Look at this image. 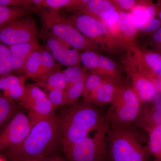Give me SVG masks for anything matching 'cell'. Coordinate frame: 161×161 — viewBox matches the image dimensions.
Masks as SVG:
<instances>
[{"label":"cell","instance_id":"obj_1","mask_svg":"<svg viewBox=\"0 0 161 161\" xmlns=\"http://www.w3.org/2000/svg\"><path fill=\"white\" fill-rule=\"evenodd\" d=\"M62 147L61 117L56 115L32 126L25 139L5 153L12 161H26L58 155Z\"/></svg>","mask_w":161,"mask_h":161},{"label":"cell","instance_id":"obj_2","mask_svg":"<svg viewBox=\"0 0 161 161\" xmlns=\"http://www.w3.org/2000/svg\"><path fill=\"white\" fill-rule=\"evenodd\" d=\"M60 117L62 150L86 137L105 118L98 107L83 100L70 106Z\"/></svg>","mask_w":161,"mask_h":161},{"label":"cell","instance_id":"obj_3","mask_svg":"<svg viewBox=\"0 0 161 161\" xmlns=\"http://www.w3.org/2000/svg\"><path fill=\"white\" fill-rule=\"evenodd\" d=\"M108 138L109 161H148V137L144 131L110 125Z\"/></svg>","mask_w":161,"mask_h":161},{"label":"cell","instance_id":"obj_4","mask_svg":"<svg viewBox=\"0 0 161 161\" xmlns=\"http://www.w3.org/2000/svg\"><path fill=\"white\" fill-rule=\"evenodd\" d=\"M36 9V13L39 15L44 30L77 50H100L96 43L84 36L59 11L42 7Z\"/></svg>","mask_w":161,"mask_h":161},{"label":"cell","instance_id":"obj_5","mask_svg":"<svg viewBox=\"0 0 161 161\" xmlns=\"http://www.w3.org/2000/svg\"><path fill=\"white\" fill-rule=\"evenodd\" d=\"M110 124L103 121L86 137L63 150L68 161H107Z\"/></svg>","mask_w":161,"mask_h":161},{"label":"cell","instance_id":"obj_6","mask_svg":"<svg viewBox=\"0 0 161 161\" xmlns=\"http://www.w3.org/2000/svg\"><path fill=\"white\" fill-rule=\"evenodd\" d=\"M142 105L128 83L120 82L105 118L110 125L130 126L138 115Z\"/></svg>","mask_w":161,"mask_h":161},{"label":"cell","instance_id":"obj_7","mask_svg":"<svg viewBox=\"0 0 161 161\" xmlns=\"http://www.w3.org/2000/svg\"><path fill=\"white\" fill-rule=\"evenodd\" d=\"M65 18L84 36L96 43L100 50L110 53L122 50L103 21L83 14Z\"/></svg>","mask_w":161,"mask_h":161},{"label":"cell","instance_id":"obj_8","mask_svg":"<svg viewBox=\"0 0 161 161\" xmlns=\"http://www.w3.org/2000/svg\"><path fill=\"white\" fill-rule=\"evenodd\" d=\"M23 108L29 112L32 126L40 121L56 115V109L50 102L46 93L36 84L26 85L23 97L20 100Z\"/></svg>","mask_w":161,"mask_h":161},{"label":"cell","instance_id":"obj_9","mask_svg":"<svg viewBox=\"0 0 161 161\" xmlns=\"http://www.w3.org/2000/svg\"><path fill=\"white\" fill-rule=\"evenodd\" d=\"M38 36L36 20L29 15L0 26V42L7 46L29 43Z\"/></svg>","mask_w":161,"mask_h":161},{"label":"cell","instance_id":"obj_10","mask_svg":"<svg viewBox=\"0 0 161 161\" xmlns=\"http://www.w3.org/2000/svg\"><path fill=\"white\" fill-rule=\"evenodd\" d=\"M0 133V151L15 147L28 135L32 128L29 117L23 112H14Z\"/></svg>","mask_w":161,"mask_h":161},{"label":"cell","instance_id":"obj_11","mask_svg":"<svg viewBox=\"0 0 161 161\" xmlns=\"http://www.w3.org/2000/svg\"><path fill=\"white\" fill-rule=\"evenodd\" d=\"M124 69L128 75V84L135 93L142 104L150 103L158 92L151 80L130 63L126 58L124 59Z\"/></svg>","mask_w":161,"mask_h":161},{"label":"cell","instance_id":"obj_12","mask_svg":"<svg viewBox=\"0 0 161 161\" xmlns=\"http://www.w3.org/2000/svg\"><path fill=\"white\" fill-rule=\"evenodd\" d=\"M46 38L45 47L54 60L60 65L69 67L80 66V53L63 40L56 37L49 32L43 30V35Z\"/></svg>","mask_w":161,"mask_h":161},{"label":"cell","instance_id":"obj_13","mask_svg":"<svg viewBox=\"0 0 161 161\" xmlns=\"http://www.w3.org/2000/svg\"><path fill=\"white\" fill-rule=\"evenodd\" d=\"M161 125V95L158 93L150 103L142 104L132 126L146 133Z\"/></svg>","mask_w":161,"mask_h":161},{"label":"cell","instance_id":"obj_14","mask_svg":"<svg viewBox=\"0 0 161 161\" xmlns=\"http://www.w3.org/2000/svg\"><path fill=\"white\" fill-rule=\"evenodd\" d=\"M70 11H78V14L87 15L103 21L118 10L110 0H81L80 5Z\"/></svg>","mask_w":161,"mask_h":161},{"label":"cell","instance_id":"obj_15","mask_svg":"<svg viewBox=\"0 0 161 161\" xmlns=\"http://www.w3.org/2000/svg\"><path fill=\"white\" fill-rule=\"evenodd\" d=\"M40 46L38 40L29 43L8 46L11 56L13 73L23 74V68L26 59L32 52Z\"/></svg>","mask_w":161,"mask_h":161},{"label":"cell","instance_id":"obj_16","mask_svg":"<svg viewBox=\"0 0 161 161\" xmlns=\"http://www.w3.org/2000/svg\"><path fill=\"white\" fill-rule=\"evenodd\" d=\"M26 77L12 75L0 77V90L3 96L11 100H21L25 91Z\"/></svg>","mask_w":161,"mask_h":161},{"label":"cell","instance_id":"obj_17","mask_svg":"<svg viewBox=\"0 0 161 161\" xmlns=\"http://www.w3.org/2000/svg\"><path fill=\"white\" fill-rule=\"evenodd\" d=\"M118 25L121 36L125 45L130 46L136 43L139 30L131 13L119 11Z\"/></svg>","mask_w":161,"mask_h":161},{"label":"cell","instance_id":"obj_18","mask_svg":"<svg viewBox=\"0 0 161 161\" xmlns=\"http://www.w3.org/2000/svg\"><path fill=\"white\" fill-rule=\"evenodd\" d=\"M120 81L106 78L99 86L92 104L97 107L109 104L115 98Z\"/></svg>","mask_w":161,"mask_h":161},{"label":"cell","instance_id":"obj_19","mask_svg":"<svg viewBox=\"0 0 161 161\" xmlns=\"http://www.w3.org/2000/svg\"><path fill=\"white\" fill-rule=\"evenodd\" d=\"M36 84L44 92L52 90L65 91L66 83L62 70L58 69L43 75L34 80Z\"/></svg>","mask_w":161,"mask_h":161},{"label":"cell","instance_id":"obj_20","mask_svg":"<svg viewBox=\"0 0 161 161\" xmlns=\"http://www.w3.org/2000/svg\"><path fill=\"white\" fill-rule=\"evenodd\" d=\"M95 74L104 78L120 81V73L118 70L116 64L110 58L100 54L98 68Z\"/></svg>","mask_w":161,"mask_h":161},{"label":"cell","instance_id":"obj_21","mask_svg":"<svg viewBox=\"0 0 161 161\" xmlns=\"http://www.w3.org/2000/svg\"><path fill=\"white\" fill-rule=\"evenodd\" d=\"M32 4L36 8L58 10L66 8L69 11L77 7L81 3V0H31Z\"/></svg>","mask_w":161,"mask_h":161},{"label":"cell","instance_id":"obj_22","mask_svg":"<svg viewBox=\"0 0 161 161\" xmlns=\"http://www.w3.org/2000/svg\"><path fill=\"white\" fill-rule=\"evenodd\" d=\"M105 78L95 73H92L89 75L82 95L84 101L92 103L96 92Z\"/></svg>","mask_w":161,"mask_h":161},{"label":"cell","instance_id":"obj_23","mask_svg":"<svg viewBox=\"0 0 161 161\" xmlns=\"http://www.w3.org/2000/svg\"><path fill=\"white\" fill-rule=\"evenodd\" d=\"M40 47L32 52L26 59L24 68L23 74L26 77L34 80L40 75L41 69Z\"/></svg>","mask_w":161,"mask_h":161},{"label":"cell","instance_id":"obj_24","mask_svg":"<svg viewBox=\"0 0 161 161\" xmlns=\"http://www.w3.org/2000/svg\"><path fill=\"white\" fill-rule=\"evenodd\" d=\"M31 11L22 7L0 6V26L28 15Z\"/></svg>","mask_w":161,"mask_h":161},{"label":"cell","instance_id":"obj_25","mask_svg":"<svg viewBox=\"0 0 161 161\" xmlns=\"http://www.w3.org/2000/svg\"><path fill=\"white\" fill-rule=\"evenodd\" d=\"M148 148L150 155L158 160H161V125L153 128L147 133Z\"/></svg>","mask_w":161,"mask_h":161},{"label":"cell","instance_id":"obj_26","mask_svg":"<svg viewBox=\"0 0 161 161\" xmlns=\"http://www.w3.org/2000/svg\"><path fill=\"white\" fill-rule=\"evenodd\" d=\"M139 54L147 67L159 79H161V53L153 51H142L140 48Z\"/></svg>","mask_w":161,"mask_h":161},{"label":"cell","instance_id":"obj_27","mask_svg":"<svg viewBox=\"0 0 161 161\" xmlns=\"http://www.w3.org/2000/svg\"><path fill=\"white\" fill-rule=\"evenodd\" d=\"M89 73L86 72L78 81L68 86L65 92V104L71 106L78 102V98L82 95L85 84Z\"/></svg>","mask_w":161,"mask_h":161},{"label":"cell","instance_id":"obj_28","mask_svg":"<svg viewBox=\"0 0 161 161\" xmlns=\"http://www.w3.org/2000/svg\"><path fill=\"white\" fill-rule=\"evenodd\" d=\"M40 58L41 69L40 75L37 78L53 71L60 69L61 67V65L56 62L50 52L45 46L40 47Z\"/></svg>","mask_w":161,"mask_h":161},{"label":"cell","instance_id":"obj_29","mask_svg":"<svg viewBox=\"0 0 161 161\" xmlns=\"http://www.w3.org/2000/svg\"><path fill=\"white\" fill-rule=\"evenodd\" d=\"M11 56L8 46L0 42V77L11 75Z\"/></svg>","mask_w":161,"mask_h":161},{"label":"cell","instance_id":"obj_30","mask_svg":"<svg viewBox=\"0 0 161 161\" xmlns=\"http://www.w3.org/2000/svg\"><path fill=\"white\" fill-rule=\"evenodd\" d=\"M100 54L95 51H87L80 53V63L83 64L86 69L95 73L98 68Z\"/></svg>","mask_w":161,"mask_h":161},{"label":"cell","instance_id":"obj_31","mask_svg":"<svg viewBox=\"0 0 161 161\" xmlns=\"http://www.w3.org/2000/svg\"><path fill=\"white\" fill-rule=\"evenodd\" d=\"M15 109L13 101L4 96H0V126L11 118Z\"/></svg>","mask_w":161,"mask_h":161},{"label":"cell","instance_id":"obj_32","mask_svg":"<svg viewBox=\"0 0 161 161\" xmlns=\"http://www.w3.org/2000/svg\"><path fill=\"white\" fill-rule=\"evenodd\" d=\"M62 71L66 81V88L78 81L86 72L80 66L69 67Z\"/></svg>","mask_w":161,"mask_h":161},{"label":"cell","instance_id":"obj_33","mask_svg":"<svg viewBox=\"0 0 161 161\" xmlns=\"http://www.w3.org/2000/svg\"><path fill=\"white\" fill-rule=\"evenodd\" d=\"M55 109L65 105V92L61 90H52L44 92Z\"/></svg>","mask_w":161,"mask_h":161},{"label":"cell","instance_id":"obj_34","mask_svg":"<svg viewBox=\"0 0 161 161\" xmlns=\"http://www.w3.org/2000/svg\"><path fill=\"white\" fill-rule=\"evenodd\" d=\"M139 31L151 33L161 27V21L158 19H150L141 23H135Z\"/></svg>","mask_w":161,"mask_h":161},{"label":"cell","instance_id":"obj_35","mask_svg":"<svg viewBox=\"0 0 161 161\" xmlns=\"http://www.w3.org/2000/svg\"><path fill=\"white\" fill-rule=\"evenodd\" d=\"M0 6L22 7L36 12V9L33 6L31 0H0Z\"/></svg>","mask_w":161,"mask_h":161},{"label":"cell","instance_id":"obj_36","mask_svg":"<svg viewBox=\"0 0 161 161\" xmlns=\"http://www.w3.org/2000/svg\"><path fill=\"white\" fill-rule=\"evenodd\" d=\"M118 11H133L139 2L135 0H110Z\"/></svg>","mask_w":161,"mask_h":161},{"label":"cell","instance_id":"obj_37","mask_svg":"<svg viewBox=\"0 0 161 161\" xmlns=\"http://www.w3.org/2000/svg\"><path fill=\"white\" fill-rule=\"evenodd\" d=\"M151 36V42L152 45L155 47L158 51H161V28L153 32Z\"/></svg>","mask_w":161,"mask_h":161},{"label":"cell","instance_id":"obj_38","mask_svg":"<svg viewBox=\"0 0 161 161\" xmlns=\"http://www.w3.org/2000/svg\"><path fill=\"white\" fill-rule=\"evenodd\" d=\"M26 161H68L66 159L64 158L59 155H53L52 156L42 158L34 159L29 160Z\"/></svg>","mask_w":161,"mask_h":161},{"label":"cell","instance_id":"obj_39","mask_svg":"<svg viewBox=\"0 0 161 161\" xmlns=\"http://www.w3.org/2000/svg\"><path fill=\"white\" fill-rule=\"evenodd\" d=\"M0 161H6L4 158H3L0 157Z\"/></svg>","mask_w":161,"mask_h":161},{"label":"cell","instance_id":"obj_40","mask_svg":"<svg viewBox=\"0 0 161 161\" xmlns=\"http://www.w3.org/2000/svg\"><path fill=\"white\" fill-rule=\"evenodd\" d=\"M154 161H161L159 160H156Z\"/></svg>","mask_w":161,"mask_h":161}]
</instances>
